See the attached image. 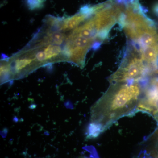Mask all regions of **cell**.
<instances>
[{
    "label": "cell",
    "instance_id": "obj_3",
    "mask_svg": "<svg viewBox=\"0 0 158 158\" xmlns=\"http://www.w3.org/2000/svg\"><path fill=\"white\" fill-rule=\"evenodd\" d=\"M151 114L158 120V80H153L141 96L137 112Z\"/></svg>",
    "mask_w": 158,
    "mask_h": 158
},
{
    "label": "cell",
    "instance_id": "obj_9",
    "mask_svg": "<svg viewBox=\"0 0 158 158\" xmlns=\"http://www.w3.org/2000/svg\"><path fill=\"white\" fill-rule=\"evenodd\" d=\"M36 58L39 61H44L47 59L46 55L45 52H40L36 55Z\"/></svg>",
    "mask_w": 158,
    "mask_h": 158
},
{
    "label": "cell",
    "instance_id": "obj_10",
    "mask_svg": "<svg viewBox=\"0 0 158 158\" xmlns=\"http://www.w3.org/2000/svg\"><path fill=\"white\" fill-rule=\"evenodd\" d=\"M154 10L156 13L158 15V4L155 6V7Z\"/></svg>",
    "mask_w": 158,
    "mask_h": 158
},
{
    "label": "cell",
    "instance_id": "obj_8",
    "mask_svg": "<svg viewBox=\"0 0 158 158\" xmlns=\"http://www.w3.org/2000/svg\"><path fill=\"white\" fill-rule=\"evenodd\" d=\"M52 38L54 43L56 44L57 45L61 44L63 42V40H64L63 35L60 33H54L53 34Z\"/></svg>",
    "mask_w": 158,
    "mask_h": 158
},
{
    "label": "cell",
    "instance_id": "obj_2",
    "mask_svg": "<svg viewBox=\"0 0 158 158\" xmlns=\"http://www.w3.org/2000/svg\"><path fill=\"white\" fill-rule=\"evenodd\" d=\"M131 46L118 70L110 78V83L138 82L149 72V66L144 62L138 48L135 44Z\"/></svg>",
    "mask_w": 158,
    "mask_h": 158
},
{
    "label": "cell",
    "instance_id": "obj_5",
    "mask_svg": "<svg viewBox=\"0 0 158 158\" xmlns=\"http://www.w3.org/2000/svg\"><path fill=\"white\" fill-rule=\"evenodd\" d=\"M61 51V48L57 45H50L45 50L47 59H49L57 56Z\"/></svg>",
    "mask_w": 158,
    "mask_h": 158
},
{
    "label": "cell",
    "instance_id": "obj_4",
    "mask_svg": "<svg viewBox=\"0 0 158 158\" xmlns=\"http://www.w3.org/2000/svg\"><path fill=\"white\" fill-rule=\"evenodd\" d=\"M90 15L85 14L80 11L79 13L74 15L67 20L65 24V27L68 29H73L81 23L85 19L87 18Z\"/></svg>",
    "mask_w": 158,
    "mask_h": 158
},
{
    "label": "cell",
    "instance_id": "obj_6",
    "mask_svg": "<svg viewBox=\"0 0 158 158\" xmlns=\"http://www.w3.org/2000/svg\"><path fill=\"white\" fill-rule=\"evenodd\" d=\"M27 6L31 10L40 9L43 6L44 0H26Z\"/></svg>",
    "mask_w": 158,
    "mask_h": 158
},
{
    "label": "cell",
    "instance_id": "obj_7",
    "mask_svg": "<svg viewBox=\"0 0 158 158\" xmlns=\"http://www.w3.org/2000/svg\"><path fill=\"white\" fill-rule=\"evenodd\" d=\"M32 60L31 59H24L17 60L15 63V69L17 71L21 70L30 64Z\"/></svg>",
    "mask_w": 158,
    "mask_h": 158
},
{
    "label": "cell",
    "instance_id": "obj_1",
    "mask_svg": "<svg viewBox=\"0 0 158 158\" xmlns=\"http://www.w3.org/2000/svg\"><path fill=\"white\" fill-rule=\"evenodd\" d=\"M142 93L138 82L111 83L91 108L88 138H96L119 118L137 112Z\"/></svg>",
    "mask_w": 158,
    "mask_h": 158
}]
</instances>
